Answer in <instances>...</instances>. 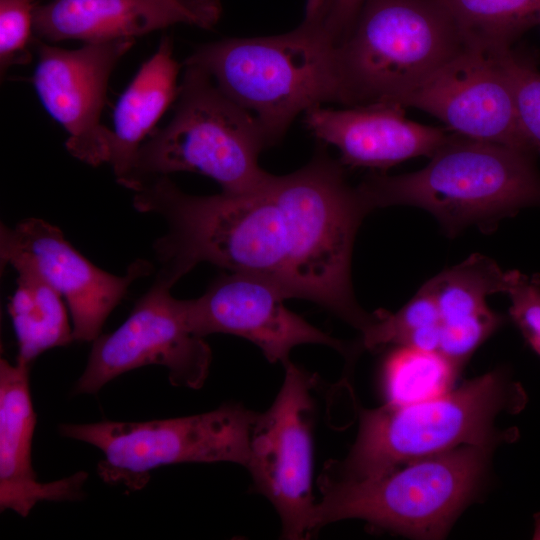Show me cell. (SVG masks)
Wrapping results in <instances>:
<instances>
[{
	"label": "cell",
	"mask_w": 540,
	"mask_h": 540,
	"mask_svg": "<svg viewBox=\"0 0 540 540\" xmlns=\"http://www.w3.org/2000/svg\"><path fill=\"white\" fill-rule=\"evenodd\" d=\"M270 177L259 190L245 194L191 195L168 175L136 186L134 208L159 215L167 225V232L153 245L159 270L177 282L197 264L208 262L264 277L283 291L287 227L269 188Z\"/></svg>",
	"instance_id": "1"
},
{
	"label": "cell",
	"mask_w": 540,
	"mask_h": 540,
	"mask_svg": "<svg viewBox=\"0 0 540 540\" xmlns=\"http://www.w3.org/2000/svg\"><path fill=\"white\" fill-rule=\"evenodd\" d=\"M269 188L286 219L287 298L315 302L360 331L374 320L357 303L351 283L354 239L368 213L342 164L319 149L308 164L286 175H271Z\"/></svg>",
	"instance_id": "2"
},
{
	"label": "cell",
	"mask_w": 540,
	"mask_h": 540,
	"mask_svg": "<svg viewBox=\"0 0 540 540\" xmlns=\"http://www.w3.org/2000/svg\"><path fill=\"white\" fill-rule=\"evenodd\" d=\"M535 154L450 133L420 170L371 175L357 186L368 211L393 205L422 208L448 233L540 206Z\"/></svg>",
	"instance_id": "3"
},
{
	"label": "cell",
	"mask_w": 540,
	"mask_h": 540,
	"mask_svg": "<svg viewBox=\"0 0 540 540\" xmlns=\"http://www.w3.org/2000/svg\"><path fill=\"white\" fill-rule=\"evenodd\" d=\"M524 403L520 386L493 371L427 400L362 410L349 454L323 475L364 479L463 445L490 448L503 439L495 429L497 416L519 411Z\"/></svg>",
	"instance_id": "4"
},
{
	"label": "cell",
	"mask_w": 540,
	"mask_h": 540,
	"mask_svg": "<svg viewBox=\"0 0 540 540\" xmlns=\"http://www.w3.org/2000/svg\"><path fill=\"white\" fill-rule=\"evenodd\" d=\"M185 66L172 119L142 143L121 185L133 190L144 180L189 171L212 178L225 193L259 190L271 175L258 164L272 145L265 130L208 73Z\"/></svg>",
	"instance_id": "5"
},
{
	"label": "cell",
	"mask_w": 540,
	"mask_h": 540,
	"mask_svg": "<svg viewBox=\"0 0 540 540\" xmlns=\"http://www.w3.org/2000/svg\"><path fill=\"white\" fill-rule=\"evenodd\" d=\"M335 47L302 21L279 35L202 45L185 64L204 70L228 97L252 113L273 145L301 112L339 103Z\"/></svg>",
	"instance_id": "6"
},
{
	"label": "cell",
	"mask_w": 540,
	"mask_h": 540,
	"mask_svg": "<svg viewBox=\"0 0 540 540\" xmlns=\"http://www.w3.org/2000/svg\"><path fill=\"white\" fill-rule=\"evenodd\" d=\"M488 449L463 445L364 479L322 475L313 534L333 522L360 519L405 536L442 538L478 488Z\"/></svg>",
	"instance_id": "7"
},
{
	"label": "cell",
	"mask_w": 540,
	"mask_h": 540,
	"mask_svg": "<svg viewBox=\"0 0 540 540\" xmlns=\"http://www.w3.org/2000/svg\"><path fill=\"white\" fill-rule=\"evenodd\" d=\"M465 44L436 0H368L335 47L339 103H399Z\"/></svg>",
	"instance_id": "8"
},
{
	"label": "cell",
	"mask_w": 540,
	"mask_h": 540,
	"mask_svg": "<svg viewBox=\"0 0 540 540\" xmlns=\"http://www.w3.org/2000/svg\"><path fill=\"white\" fill-rule=\"evenodd\" d=\"M258 413L237 403L209 412L145 422L61 424V436L88 443L103 454L101 479L142 489L150 472L180 463L231 462L246 467Z\"/></svg>",
	"instance_id": "9"
},
{
	"label": "cell",
	"mask_w": 540,
	"mask_h": 540,
	"mask_svg": "<svg viewBox=\"0 0 540 540\" xmlns=\"http://www.w3.org/2000/svg\"><path fill=\"white\" fill-rule=\"evenodd\" d=\"M175 283L159 270L127 319L93 341L74 394H95L121 374L146 365L167 368L174 386L199 389L204 385L212 352L205 338L190 328L183 300L172 296Z\"/></svg>",
	"instance_id": "10"
},
{
	"label": "cell",
	"mask_w": 540,
	"mask_h": 540,
	"mask_svg": "<svg viewBox=\"0 0 540 540\" xmlns=\"http://www.w3.org/2000/svg\"><path fill=\"white\" fill-rule=\"evenodd\" d=\"M270 408L255 421L246 468L254 491L275 507L282 538L300 540L313 534L316 504L312 493L315 377L290 360Z\"/></svg>",
	"instance_id": "11"
},
{
	"label": "cell",
	"mask_w": 540,
	"mask_h": 540,
	"mask_svg": "<svg viewBox=\"0 0 540 540\" xmlns=\"http://www.w3.org/2000/svg\"><path fill=\"white\" fill-rule=\"evenodd\" d=\"M509 50L466 43L399 104L435 116L458 135L536 154L506 69Z\"/></svg>",
	"instance_id": "12"
},
{
	"label": "cell",
	"mask_w": 540,
	"mask_h": 540,
	"mask_svg": "<svg viewBox=\"0 0 540 540\" xmlns=\"http://www.w3.org/2000/svg\"><path fill=\"white\" fill-rule=\"evenodd\" d=\"M1 266L28 267L65 300L71 315L74 341L93 342L104 322L125 297L130 285L149 275L152 265L136 260L125 275L95 266L66 240L56 226L27 218L14 227L1 224Z\"/></svg>",
	"instance_id": "13"
},
{
	"label": "cell",
	"mask_w": 540,
	"mask_h": 540,
	"mask_svg": "<svg viewBox=\"0 0 540 540\" xmlns=\"http://www.w3.org/2000/svg\"><path fill=\"white\" fill-rule=\"evenodd\" d=\"M134 39L89 42L68 50L37 41L35 91L69 134L67 151L92 166L110 161L112 130L100 123L109 76Z\"/></svg>",
	"instance_id": "14"
},
{
	"label": "cell",
	"mask_w": 540,
	"mask_h": 540,
	"mask_svg": "<svg viewBox=\"0 0 540 540\" xmlns=\"http://www.w3.org/2000/svg\"><path fill=\"white\" fill-rule=\"evenodd\" d=\"M284 292L254 274L231 272L217 277L203 295L183 300L190 328L199 336L223 333L255 344L271 363L288 362L293 348L320 344L347 356L348 346L308 323L283 303Z\"/></svg>",
	"instance_id": "15"
},
{
	"label": "cell",
	"mask_w": 540,
	"mask_h": 540,
	"mask_svg": "<svg viewBox=\"0 0 540 540\" xmlns=\"http://www.w3.org/2000/svg\"><path fill=\"white\" fill-rule=\"evenodd\" d=\"M304 122L316 138L339 150L342 165L373 169L431 157L450 135L407 119L404 107L396 102L340 110L316 106L305 112Z\"/></svg>",
	"instance_id": "16"
},
{
	"label": "cell",
	"mask_w": 540,
	"mask_h": 540,
	"mask_svg": "<svg viewBox=\"0 0 540 540\" xmlns=\"http://www.w3.org/2000/svg\"><path fill=\"white\" fill-rule=\"evenodd\" d=\"M220 14L219 0H52L35 8L33 30L53 42H101L134 39L177 23L211 28Z\"/></svg>",
	"instance_id": "17"
},
{
	"label": "cell",
	"mask_w": 540,
	"mask_h": 540,
	"mask_svg": "<svg viewBox=\"0 0 540 540\" xmlns=\"http://www.w3.org/2000/svg\"><path fill=\"white\" fill-rule=\"evenodd\" d=\"M30 365L0 361V510L22 517L40 501L77 500L87 473L40 482L32 468L31 443L36 426L30 385Z\"/></svg>",
	"instance_id": "18"
},
{
	"label": "cell",
	"mask_w": 540,
	"mask_h": 540,
	"mask_svg": "<svg viewBox=\"0 0 540 540\" xmlns=\"http://www.w3.org/2000/svg\"><path fill=\"white\" fill-rule=\"evenodd\" d=\"M505 277L496 262L474 254L428 281L440 317L438 352L459 369L502 324L487 297L504 293Z\"/></svg>",
	"instance_id": "19"
},
{
	"label": "cell",
	"mask_w": 540,
	"mask_h": 540,
	"mask_svg": "<svg viewBox=\"0 0 540 540\" xmlns=\"http://www.w3.org/2000/svg\"><path fill=\"white\" fill-rule=\"evenodd\" d=\"M178 71L172 41L165 36L119 98L109 161L118 183L127 178L144 139L177 97Z\"/></svg>",
	"instance_id": "20"
},
{
	"label": "cell",
	"mask_w": 540,
	"mask_h": 540,
	"mask_svg": "<svg viewBox=\"0 0 540 540\" xmlns=\"http://www.w3.org/2000/svg\"><path fill=\"white\" fill-rule=\"evenodd\" d=\"M17 286L8 312L15 330L16 361L31 364L41 353L74 341L62 296L28 267H16Z\"/></svg>",
	"instance_id": "21"
},
{
	"label": "cell",
	"mask_w": 540,
	"mask_h": 540,
	"mask_svg": "<svg viewBox=\"0 0 540 540\" xmlns=\"http://www.w3.org/2000/svg\"><path fill=\"white\" fill-rule=\"evenodd\" d=\"M466 43L512 49L528 29L540 23V0H436Z\"/></svg>",
	"instance_id": "22"
},
{
	"label": "cell",
	"mask_w": 540,
	"mask_h": 540,
	"mask_svg": "<svg viewBox=\"0 0 540 540\" xmlns=\"http://www.w3.org/2000/svg\"><path fill=\"white\" fill-rule=\"evenodd\" d=\"M438 351L398 346L383 367V387L388 403L409 404L450 390L458 371Z\"/></svg>",
	"instance_id": "23"
},
{
	"label": "cell",
	"mask_w": 540,
	"mask_h": 540,
	"mask_svg": "<svg viewBox=\"0 0 540 540\" xmlns=\"http://www.w3.org/2000/svg\"><path fill=\"white\" fill-rule=\"evenodd\" d=\"M361 333L360 343L366 349L394 344L438 351L440 317L428 282L397 312L374 313V320Z\"/></svg>",
	"instance_id": "24"
},
{
	"label": "cell",
	"mask_w": 540,
	"mask_h": 540,
	"mask_svg": "<svg viewBox=\"0 0 540 540\" xmlns=\"http://www.w3.org/2000/svg\"><path fill=\"white\" fill-rule=\"evenodd\" d=\"M521 125L540 153V71L534 61L519 55L512 49L505 55Z\"/></svg>",
	"instance_id": "25"
},
{
	"label": "cell",
	"mask_w": 540,
	"mask_h": 540,
	"mask_svg": "<svg viewBox=\"0 0 540 540\" xmlns=\"http://www.w3.org/2000/svg\"><path fill=\"white\" fill-rule=\"evenodd\" d=\"M35 0H0V65L2 72L9 66L30 61L28 44Z\"/></svg>",
	"instance_id": "26"
},
{
	"label": "cell",
	"mask_w": 540,
	"mask_h": 540,
	"mask_svg": "<svg viewBox=\"0 0 540 540\" xmlns=\"http://www.w3.org/2000/svg\"><path fill=\"white\" fill-rule=\"evenodd\" d=\"M504 293L510 300L513 322L540 356V279L516 270L507 271Z\"/></svg>",
	"instance_id": "27"
},
{
	"label": "cell",
	"mask_w": 540,
	"mask_h": 540,
	"mask_svg": "<svg viewBox=\"0 0 540 540\" xmlns=\"http://www.w3.org/2000/svg\"><path fill=\"white\" fill-rule=\"evenodd\" d=\"M367 1L308 0L303 20L336 46L346 37Z\"/></svg>",
	"instance_id": "28"
},
{
	"label": "cell",
	"mask_w": 540,
	"mask_h": 540,
	"mask_svg": "<svg viewBox=\"0 0 540 540\" xmlns=\"http://www.w3.org/2000/svg\"><path fill=\"white\" fill-rule=\"evenodd\" d=\"M171 1H182V0H171Z\"/></svg>",
	"instance_id": "29"
}]
</instances>
